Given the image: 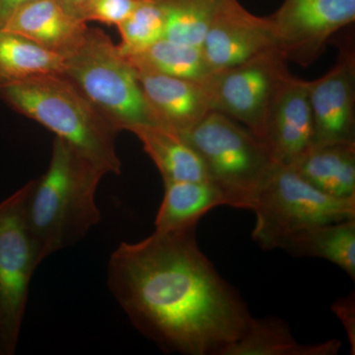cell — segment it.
Segmentation results:
<instances>
[{"label":"cell","mask_w":355,"mask_h":355,"mask_svg":"<svg viewBox=\"0 0 355 355\" xmlns=\"http://www.w3.org/2000/svg\"><path fill=\"white\" fill-rule=\"evenodd\" d=\"M342 342L301 343L279 318H250L241 336L231 343L223 355H336Z\"/></svg>","instance_id":"16"},{"label":"cell","mask_w":355,"mask_h":355,"mask_svg":"<svg viewBox=\"0 0 355 355\" xmlns=\"http://www.w3.org/2000/svg\"><path fill=\"white\" fill-rule=\"evenodd\" d=\"M275 48L277 40L268 17L250 12L239 0H223L202 44L214 72Z\"/></svg>","instance_id":"11"},{"label":"cell","mask_w":355,"mask_h":355,"mask_svg":"<svg viewBox=\"0 0 355 355\" xmlns=\"http://www.w3.org/2000/svg\"><path fill=\"white\" fill-rule=\"evenodd\" d=\"M252 238L263 250L280 249L298 231L355 218V198L318 190L291 166L275 164L254 198Z\"/></svg>","instance_id":"6"},{"label":"cell","mask_w":355,"mask_h":355,"mask_svg":"<svg viewBox=\"0 0 355 355\" xmlns=\"http://www.w3.org/2000/svg\"><path fill=\"white\" fill-rule=\"evenodd\" d=\"M268 19L287 62L308 67L336 32L354 22L355 0H284Z\"/></svg>","instance_id":"9"},{"label":"cell","mask_w":355,"mask_h":355,"mask_svg":"<svg viewBox=\"0 0 355 355\" xmlns=\"http://www.w3.org/2000/svg\"><path fill=\"white\" fill-rule=\"evenodd\" d=\"M313 118L312 146L355 142V51L352 43L340 49L336 64L309 81Z\"/></svg>","instance_id":"10"},{"label":"cell","mask_w":355,"mask_h":355,"mask_svg":"<svg viewBox=\"0 0 355 355\" xmlns=\"http://www.w3.org/2000/svg\"><path fill=\"white\" fill-rule=\"evenodd\" d=\"M166 20L157 0H139L127 20L119 25L121 43L119 50L123 55L137 53L164 38Z\"/></svg>","instance_id":"23"},{"label":"cell","mask_w":355,"mask_h":355,"mask_svg":"<svg viewBox=\"0 0 355 355\" xmlns=\"http://www.w3.org/2000/svg\"><path fill=\"white\" fill-rule=\"evenodd\" d=\"M277 48L214 71L207 79L212 111L230 116L261 140L273 98L289 74Z\"/></svg>","instance_id":"8"},{"label":"cell","mask_w":355,"mask_h":355,"mask_svg":"<svg viewBox=\"0 0 355 355\" xmlns=\"http://www.w3.org/2000/svg\"><path fill=\"white\" fill-rule=\"evenodd\" d=\"M135 73L155 125L183 135L212 111L207 79L191 80L140 70Z\"/></svg>","instance_id":"13"},{"label":"cell","mask_w":355,"mask_h":355,"mask_svg":"<svg viewBox=\"0 0 355 355\" xmlns=\"http://www.w3.org/2000/svg\"><path fill=\"white\" fill-rule=\"evenodd\" d=\"M106 171L55 137L48 169L29 182L28 227L43 261L80 242L101 220L96 193Z\"/></svg>","instance_id":"2"},{"label":"cell","mask_w":355,"mask_h":355,"mask_svg":"<svg viewBox=\"0 0 355 355\" xmlns=\"http://www.w3.org/2000/svg\"><path fill=\"white\" fill-rule=\"evenodd\" d=\"M28 189L29 183L0 207V345L7 352L17 343L30 282L42 263L26 220Z\"/></svg>","instance_id":"7"},{"label":"cell","mask_w":355,"mask_h":355,"mask_svg":"<svg viewBox=\"0 0 355 355\" xmlns=\"http://www.w3.org/2000/svg\"><path fill=\"white\" fill-rule=\"evenodd\" d=\"M297 258L331 261L355 279V218L322 224L294 233L280 247Z\"/></svg>","instance_id":"18"},{"label":"cell","mask_w":355,"mask_h":355,"mask_svg":"<svg viewBox=\"0 0 355 355\" xmlns=\"http://www.w3.org/2000/svg\"><path fill=\"white\" fill-rule=\"evenodd\" d=\"M220 205H228L227 200L211 182H164V197L154 225L156 230H168L198 224Z\"/></svg>","instance_id":"19"},{"label":"cell","mask_w":355,"mask_h":355,"mask_svg":"<svg viewBox=\"0 0 355 355\" xmlns=\"http://www.w3.org/2000/svg\"><path fill=\"white\" fill-rule=\"evenodd\" d=\"M123 57L133 69L140 71L157 72L198 81L205 80L214 73L202 46L167 38L160 39L144 50Z\"/></svg>","instance_id":"21"},{"label":"cell","mask_w":355,"mask_h":355,"mask_svg":"<svg viewBox=\"0 0 355 355\" xmlns=\"http://www.w3.org/2000/svg\"><path fill=\"white\" fill-rule=\"evenodd\" d=\"M165 14L164 38L202 46L223 0H157Z\"/></svg>","instance_id":"22"},{"label":"cell","mask_w":355,"mask_h":355,"mask_svg":"<svg viewBox=\"0 0 355 355\" xmlns=\"http://www.w3.org/2000/svg\"><path fill=\"white\" fill-rule=\"evenodd\" d=\"M291 167L331 197L355 198V142L311 146Z\"/></svg>","instance_id":"15"},{"label":"cell","mask_w":355,"mask_h":355,"mask_svg":"<svg viewBox=\"0 0 355 355\" xmlns=\"http://www.w3.org/2000/svg\"><path fill=\"white\" fill-rule=\"evenodd\" d=\"M197 226L121 243L110 257L108 286L132 326L163 352L223 355L252 315L198 247Z\"/></svg>","instance_id":"1"},{"label":"cell","mask_w":355,"mask_h":355,"mask_svg":"<svg viewBox=\"0 0 355 355\" xmlns=\"http://www.w3.org/2000/svg\"><path fill=\"white\" fill-rule=\"evenodd\" d=\"M157 167L164 182L209 181L200 154L181 135L157 125H139L130 130Z\"/></svg>","instance_id":"17"},{"label":"cell","mask_w":355,"mask_h":355,"mask_svg":"<svg viewBox=\"0 0 355 355\" xmlns=\"http://www.w3.org/2000/svg\"><path fill=\"white\" fill-rule=\"evenodd\" d=\"M58 1L72 17L86 22V14L94 0H58Z\"/></svg>","instance_id":"26"},{"label":"cell","mask_w":355,"mask_h":355,"mask_svg":"<svg viewBox=\"0 0 355 355\" xmlns=\"http://www.w3.org/2000/svg\"><path fill=\"white\" fill-rule=\"evenodd\" d=\"M331 311L340 320L349 340L352 354H355V296L354 292L345 297L338 299Z\"/></svg>","instance_id":"25"},{"label":"cell","mask_w":355,"mask_h":355,"mask_svg":"<svg viewBox=\"0 0 355 355\" xmlns=\"http://www.w3.org/2000/svg\"><path fill=\"white\" fill-rule=\"evenodd\" d=\"M139 0H94L86 14V22L103 23L118 27L130 17Z\"/></svg>","instance_id":"24"},{"label":"cell","mask_w":355,"mask_h":355,"mask_svg":"<svg viewBox=\"0 0 355 355\" xmlns=\"http://www.w3.org/2000/svg\"><path fill=\"white\" fill-rule=\"evenodd\" d=\"M32 1L35 0H0V27L4 25L14 11Z\"/></svg>","instance_id":"27"},{"label":"cell","mask_w":355,"mask_h":355,"mask_svg":"<svg viewBox=\"0 0 355 355\" xmlns=\"http://www.w3.org/2000/svg\"><path fill=\"white\" fill-rule=\"evenodd\" d=\"M261 141L277 164L291 166L313 141L309 81L291 73L273 98Z\"/></svg>","instance_id":"12"},{"label":"cell","mask_w":355,"mask_h":355,"mask_svg":"<svg viewBox=\"0 0 355 355\" xmlns=\"http://www.w3.org/2000/svg\"><path fill=\"white\" fill-rule=\"evenodd\" d=\"M200 154L209 181L220 189L228 207L252 210L273 161L266 144L230 116L211 111L181 135Z\"/></svg>","instance_id":"5"},{"label":"cell","mask_w":355,"mask_h":355,"mask_svg":"<svg viewBox=\"0 0 355 355\" xmlns=\"http://www.w3.org/2000/svg\"><path fill=\"white\" fill-rule=\"evenodd\" d=\"M0 28L65 58L83 42L88 26L72 17L58 0H35L14 11Z\"/></svg>","instance_id":"14"},{"label":"cell","mask_w":355,"mask_h":355,"mask_svg":"<svg viewBox=\"0 0 355 355\" xmlns=\"http://www.w3.org/2000/svg\"><path fill=\"white\" fill-rule=\"evenodd\" d=\"M0 99L76 147L107 174H121L116 148L118 130L62 73L0 89Z\"/></svg>","instance_id":"3"},{"label":"cell","mask_w":355,"mask_h":355,"mask_svg":"<svg viewBox=\"0 0 355 355\" xmlns=\"http://www.w3.org/2000/svg\"><path fill=\"white\" fill-rule=\"evenodd\" d=\"M64 57L0 28V89L46 74L62 73Z\"/></svg>","instance_id":"20"},{"label":"cell","mask_w":355,"mask_h":355,"mask_svg":"<svg viewBox=\"0 0 355 355\" xmlns=\"http://www.w3.org/2000/svg\"><path fill=\"white\" fill-rule=\"evenodd\" d=\"M64 58L62 76L119 132L155 125L135 70L103 30L88 27L80 44Z\"/></svg>","instance_id":"4"}]
</instances>
